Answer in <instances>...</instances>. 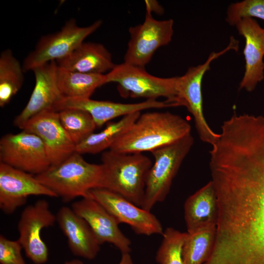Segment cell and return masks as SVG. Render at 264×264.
Returning <instances> with one entry per match:
<instances>
[{
  "label": "cell",
  "mask_w": 264,
  "mask_h": 264,
  "mask_svg": "<svg viewBox=\"0 0 264 264\" xmlns=\"http://www.w3.org/2000/svg\"><path fill=\"white\" fill-rule=\"evenodd\" d=\"M246 17L264 21V0H244L232 3L228 7L225 19L230 25L235 26Z\"/></svg>",
  "instance_id": "obj_28"
},
{
  "label": "cell",
  "mask_w": 264,
  "mask_h": 264,
  "mask_svg": "<svg viewBox=\"0 0 264 264\" xmlns=\"http://www.w3.org/2000/svg\"><path fill=\"white\" fill-rule=\"evenodd\" d=\"M57 79L62 95L69 98H90L96 88L107 83L105 74L71 71L58 66Z\"/></svg>",
  "instance_id": "obj_23"
},
{
  "label": "cell",
  "mask_w": 264,
  "mask_h": 264,
  "mask_svg": "<svg viewBox=\"0 0 264 264\" xmlns=\"http://www.w3.org/2000/svg\"><path fill=\"white\" fill-rule=\"evenodd\" d=\"M102 175L101 164L89 163L75 152L35 176L57 197L68 202L78 197L87 198L90 190L99 188Z\"/></svg>",
  "instance_id": "obj_4"
},
{
  "label": "cell",
  "mask_w": 264,
  "mask_h": 264,
  "mask_svg": "<svg viewBox=\"0 0 264 264\" xmlns=\"http://www.w3.org/2000/svg\"><path fill=\"white\" fill-rule=\"evenodd\" d=\"M107 83L118 84L120 95L132 98L156 100L164 97L166 101L179 106L176 101V77H158L149 74L144 67L125 63L116 65L105 74Z\"/></svg>",
  "instance_id": "obj_7"
},
{
  "label": "cell",
  "mask_w": 264,
  "mask_h": 264,
  "mask_svg": "<svg viewBox=\"0 0 264 264\" xmlns=\"http://www.w3.org/2000/svg\"><path fill=\"white\" fill-rule=\"evenodd\" d=\"M146 9V14H152V12L160 15L164 13L163 7L159 4V2L154 0H145Z\"/></svg>",
  "instance_id": "obj_30"
},
{
  "label": "cell",
  "mask_w": 264,
  "mask_h": 264,
  "mask_svg": "<svg viewBox=\"0 0 264 264\" xmlns=\"http://www.w3.org/2000/svg\"><path fill=\"white\" fill-rule=\"evenodd\" d=\"M23 70L9 49L0 55V106L4 107L19 91L23 82Z\"/></svg>",
  "instance_id": "obj_24"
},
{
  "label": "cell",
  "mask_w": 264,
  "mask_h": 264,
  "mask_svg": "<svg viewBox=\"0 0 264 264\" xmlns=\"http://www.w3.org/2000/svg\"><path fill=\"white\" fill-rule=\"evenodd\" d=\"M189 123L169 111L141 114L109 150L125 153L152 152L191 133Z\"/></svg>",
  "instance_id": "obj_2"
},
{
  "label": "cell",
  "mask_w": 264,
  "mask_h": 264,
  "mask_svg": "<svg viewBox=\"0 0 264 264\" xmlns=\"http://www.w3.org/2000/svg\"><path fill=\"white\" fill-rule=\"evenodd\" d=\"M102 175L100 188L125 198L141 207L146 180L152 162L142 153H125L109 150L101 157Z\"/></svg>",
  "instance_id": "obj_3"
},
{
  "label": "cell",
  "mask_w": 264,
  "mask_h": 264,
  "mask_svg": "<svg viewBox=\"0 0 264 264\" xmlns=\"http://www.w3.org/2000/svg\"><path fill=\"white\" fill-rule=\"evenodd\" d=\"M184 219L187 233L211 225H216L218 207L216 195L211 181L186 200Z\"/></svg>",
  "instance_id": "obj_21"
},
{
  "label": "cell",
  "mask_w": 264,
  "mask_h": 264,
  "mask_svg": "<svg viewBox=\"0 0 264 264\" xmlns=\"http://www.w3.org/2000/svg\"><path fill=\"white\" fill-rule=\"evenodd\" d=\"M23 130L34 133L42 141L51 165L59 164L75 152V145L62 125L59 112L44 110L30 118Z\"/></svg>",
  "instance_id": "obj_14"
},
{
  "label": "cell",
  "mask_w": 264,
  "mask_h": 264,
  "mask_svg": "<svg viewBox=\"0 0 264 264\" xmlns=\"http://www.w3.org/2000/svg\"><path fill=\"white\" fill-rule=\"evenodd\" d=\"M91 198L106 209L118 221L129 225L138 235H162L161 223L151 211L145 210L115 192L104 188L90 190Z\"/></svg>",
  "instance_id": "obj_12"
},
{
  "label": "cell",
  "mask_w": 264,
  "mask_h": 264,
  "mask_svg": "<svg viewBox=\"0 0 264 264\" xmlns=\"http://www.w3.org/2000/svg\"><path fill=\"white\" fill-rule=\"evenodd\" d=\"M22 246L19 242L8 239L0 235V264H26L21 251Z\"/></svg>",
  "instance_id": "obj_29"
},
{
  "label": "cell",
  "mask_w": 264,
  "mask_h": 264,
  "mask_svg": "<svg viewBox=\"0 0 264 264\" xmlns=\"http://www.w3.org/2000/svg\"><path fill=\"white\" fill-rule=\"evenodd\" d=\"M193 144L194 138L190 133L151 152L154 162L147 175L142 208L151 211L157 203L165 199L174 178Z\"/></svg>",
  "instance_id": "obj_5"
},
{
  "label": "cell",
  "mask_w": 264,
  "mask_h": 264,
  "mask_svg": "<svg viewBox=\"0 0 264 264\" xmlns=\"http://www.w3.org/2000/svg\"><path fill=\"white\" fill-rule=\"evenodd\" d=\"M58 112L62 125L75 146L96 128L91 116L85 110L66 109Z\"/></svg>",
  "instance_id": "obj_26"
},
{
  "label": "cell",
  "mask_w": 264,
  "mask_h": 264,
  "mask_svg": "<svg viewBox=\"0 0 264 264\" xmlns=\"http://www.w3.org/2000/svg\"><path fill=\"white\" fill-rule=\"evenodd\" d=\"M238 42L232 37L228 46L218 52H212L202 64L189 67L181 76L176 77V98L179 106H184L192 115L196 129L201 141L211 145L218 140L219 133L214 132L204 117L201 85L203 76L210 69L211 62L231 49H238Z\"/></svg>",
  "instance_id": "obj_6"
},
{
  "label": "cell",
  "mask_w": 264,
  "mask_h": 264,
  "mask_svg": "<svg viewBox=\"0 0 264 264\" xmlns=\"http://www.w3.org/2000/svg\"><path fill=\"white\" fill-rule=\"evenodd\" d=\"M173 26L172 19L157 20L146 13L142 23L129 29L130 38L124 62L144 67L157 49L171 42Z\"/></svg>",
  "instance_id": "obj_10"
},
{
  "label": "cell",
  "mask_w": 264,
  "mask_h": 264,
  "mask_svg": "<svg viewBox=\"0 0 264 264\" xmlns=\"http://www.w3.org/2000/svg\"><path fill=\"white\" fill-rule=\"evenodd\" d=\"M216 225H211L188 233L183 249V264H204L213 248Z\"/></svg>",
  "instance_id": "obj_25"
},
{
  "label": "cell",
  "mask_w": 264,
  "mask_h": 264,
  "mask_svg": "<svg viewBox=\"0 0 264 264\" xmlns=\"http://www.w3.org/2000/svg\"><path fill=\"white\" fill-rule=\"evenodd\" d=\"M56 221V215L44 199L37 200L22 210L18 223L19 238L26 256L35 264H44L48 259V249L42 240L41 232L52 226Z\"/></svg>",
  "instance_id": "obj_11"
},
{
  "label": "cell",
  "mask_w": 264,
  "mask_h": 264,
  "mask_svg": "<svg viewBox=\"0 0 264 264\" xmlns=\"http://www.w3.org/2000/svg\"><path fill=\"white\" fill-rule=\"evenodd\" d=\"M65 264H83V263L79 260L74 259L66 261ZM118 264H133L130 253L122 254L121 259Z\"/></svg>",
  "instance_id": "obj_31"
},
{
  "label": "cell",
  "mask_w": 264,
  "mask_h": 264,
  "mask_svg": "<svg viewBox=\"0 0 264 264\" xmlns=\"http://www.w3.org/2000/svg\"><path fill=\"white\" fill-rule=\"evenodd\" d=\"M56 217L71 253L86 259H94L100 244L86 221L68 206L62 207Z\"/></svg>",
  "instance_id": "obj_19"
},
{
  "label": "cell",
  "mask_w": 264,
  "mask_h": 264,
  "mask_svg": "<svg viewBox=\"0 0 264 264\" xmlns=\"http://www.w3.org/2000/svg\"><path fill=\"white\" fill-rule=\"evenodd\" d=\"M102 22L98 20L90 25L80 27L75 19H71L66 22L59 31L41 37L34 49L23 61L22 66L24 72L66 57L98 29Z\"/></svg>",
  "instance_id": "obj_8"
},
{
  "label": "cell",
  "mask_w": 264,
  "mask_h": 264,
  "mask_svg": "<svg viewBox=\"0 0 264 264\" xmlns=\"http://www.w3.org/2000/svg\"><path fill=\"white\" fill-rule=\"evenodd\" d=\"M0 160L35 176L51 166L41 139L34 133L23 130L19 133H8L1 137Z\"/></svg>",
  "instance_id": "obj_9"
},
{
  "label": "cell",
  "mask_w": 264,
  "mask_h": 264,
  "mask_svg": "<svg viewBox=\"0 0 264 264\" xmlns=\"http://www.w3.org/2000/svg\"><path fill=\"white\" fill-rule=\"evenodd\" d=\"M234 26L245 39V71L239 88L252 92L264 79V28L248 17L239 20Z\"/></svg>",
  "instance_id": "obj_17"
},
{
  "label": "cell",
  "mask_w": 264,
  "mask_h": 264,
  "mask_svg": "<svg viewBox=\"0 0 264 264\" xmlns=\"http://www.w3.org/2000/svg\"><path fill=\"white\" fill-rule=\"evenodd\" d=\"M176 107L166 100H146L136 103H121L90 98L62 97L54 105L56 111L66 109H77L88 112L92 117L96 128L102 127L110 120L150 109Z\"/></svg>",
  "instance_id": "obj_15"
},
{
  "label": "cell",
  "mask_w": 264,
  "mask_h": 264,
  "mask_svg": "<svg viewBox=\"0 0 264 264\" xmlns=\"http://www.w3.org/2000/svg\"><path fill=\"white\" fill-rule=\"evenodd\" d=\"M141 112L123 116L117 122L108 123L106 127L97 133L92 132L75 146V152L80 154L99 153L111 147L138 118Z\"/></svg>",
  "instance_id": "obj_22"
},
{
  "label": "cell",
  "mask_w": 264,
  "mask_h": 264,
  "mask_svg": "<svg viewBox=\"0 0 264 264\" xmlns=\"http://www.w3.org/2000/svg\"><path fill=\"white\" fill-rule=\"evenodd\" d=\"M162 240L156 254L158 264H183L182 249L187 232L168 227L162 234Z\"/></svg>",
  "instance_id": "obj_27"
},
{
  "label": "cell",
  "mask_w": 264,
  "mask_h": 264,
  "mask_svg": "<svg viewBox=\"0 0 264 264\" xmlns=\"http://www.w3.org/2000/svg\"><path fill=\"white\" fill-rule=\"evenodd\" d=\"M59 67L74 72L104 74L115 66L110 52L101 44L83 42L66 57L56 61Z\"/></svg>",
  "instance_id": "obj_20"
},
{
  "label": "cell",
  "mask_w": 264,
  "mask_h": 264,
  "mask_svg": "<svg viewBox=\"0 0 264 264\" xmlns=\"http://www.w3.org/2000/svg\"><path fill=\"white\" fill-rule=\"evenodd\" d=\"M71 208L86 221L100 245L111 243L122 254L130 253L131 241L120 229L116 219L101 204L85 198L72 203Z\"/></svg>",
  "instance_id": "obj_16"
},
{
  "label": "cell",
  "mask_w": 264,
  "mask_h": 264,
  "mask_svg": "<svg viewBox=\"0 0 264 264\" xmlns=\"http://www.w3.org/2000/svg\"><path fill=\"white\" fill-rule=\"evenodd\" d=\"M58 66L52 61L34 68L35 85L26 105L16 116L14 125L22 129L32 117L48 109H53L54 104L63 96L58 86Z\"/></svg>",
  "instance_id": "obj_18"
},
{
  "label": "cell",
  "mask_w": 264,
  "mask_h": 264,
  "mask_svg": "<svg viewBox=\"0 0 264 264\" xmlns=\"http://www.w3.org/2000/svg\"><path fill=\"white\" fill-rule=\"evenodd\" d=\"M211 176L218 217L204 264H264V152L217 168Z\"/></svg>",
  "instance_id": "obj_1"
},
{
  "label": "cell",
  "mask_w": 264,
  "mask_h": 264,
  "mask_svg": "<svg viewBox=\"0 0 264 264\" xmlns=\"http://www.w3.org/2000/svg\"><path fill=\"white\" fill-rule=\"evenodd\" d=\"M31 196L57 197L35 176L0 162V208L11 214Z\"/></svg>",
  "instance_id": "obj_13"
}]
</instances>
